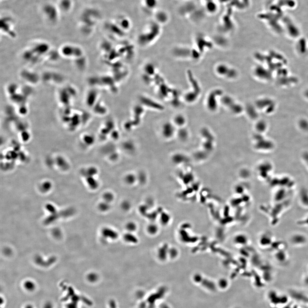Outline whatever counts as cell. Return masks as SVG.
<instances>
[{"label":"cell","mask_w":308,"mask_h":308,"mask_svg":"<svg viewBox=\"0 0 308 308\" xmlns=\"http://www.w3.org/2000/svg\"><path fill=\"white\" fill-rule=\"evenodd\" d=\"M102 234L103 236L105 238H110L111 239H116L118 236L117 232L111 229L108 228H106L102 230Z\"/></svg>","instance_id":"6da1fadb"},{"label":"cell","mask_w":308,"mask_h":308,"mask_svg":"<svg viewBox=\"0 0 308 308\" xmlns=\"http://www.w3.org/2000/svg\"><path fill=\"white\" fill-rule=\"evenodd\" d=\"M173 127L169 123L164 124L162 127V135L166 138H169L173 133Z\"/></svg>","instance_id":"7a4b0ae2"},{"label":"cell","mask_w":308,"mask_h":308,"mask_svg":"<svg viewBox=\"0 0 308 308\" xmlns=\"http://www.w3.org/2000/svg\"><path fill=\"white\" fill-rule=\"evenodd\" d=\"M42 183H41L39 188L43 192H46L49 191L51 189L52 187V184L49 181H43Z\"/></svg>","instance_id":"3957f363"},{"label":"cell","mask_w":308,"mask_h":308,"mask_svg":"<svg viewBox=\"0 0 308 308\" xmlns=\"http://www.w3.org/2000/svg\"><path fill=\"white\" fill-rule=\"evenodd\" d=\"M124 239L126 241L128 242L132 243L134 244V243H136L137 242V237L135 236V235H133L132 233H127V234H125L124 235Z\"/></svg>","instance_id":"277c9868"},{"label":"cell","mask_w":308,"mask_h":308,"mask_svg":"<svg viewBox=\"0 0 308 308\" xmlns=\"http://www.w3.org/2000/svg\"><path fill=\"white\" fill-rule=\"evenodd\" d=\"M306 239L305 237L303 236L300 235H297L294 236L292 238L293 242L295 244H301L302 243H304Z\"/></svg>","instance_id":"5b68a950"},{"label":"cell","mask_w":308,"mask_h":308,"mask_svg":"<svg viewBox=\"0 0 308 308\" xmlns=\"http://www.w3.org/2000/svg\"><path fill=\"white\" fill-rule=\"evenodd\" d=\"M24 287L27 291H31L34 290L35 285L32 282L28 281L25 282Z\"/></svg>","instance_id":"8992f818"},{"label":"cell","mask_w":308,"mask_h":308,"mask_svg":"<svg viewBox=\"0 0 308 308\" xmlns=\"http://www.w3.org/2000/svg\"><path fill=\"white\" fill-rule=\"evenodd\" d=\"M136 180V177L132 174H128L125 177V181L128 184H132Z\"/></svg>","instance_id":"52a82bcc"},{"label":"cell","mask_w":308,"mask_h":308,"mask_svg":"<svg viewBox=\"0 0 308 308\" xmlns=\"http://www.w3.org/2000/svg\"><path fill=\"white\" fill-rule=\"evenodd\" d=\"M159 256L160 259H164L165 258L166 255H167V251H166V246H163L159 249Z\"/></svg>","instance_id":"ba28073f"},{"label":"cell","mask_w":308,"mask_h":308,"mask_svg":"<svg viewBox=\"0 0 308 308\" xmlns=\"http://www.w3.org/2000/svg\"><path fill=\"white\" fill-rule=\"evenodd\" d=\"M103 198L105 202L109 203L114 199V196L111 192H106L104 195Z\"/></svg>","instance_id":"9c48e42d"},{"label":"cell","mask_w":308,"mask_h":308,"mask_svg":"<svg viewBox=\"0 0 308 308\" xmlns=\"http://www.w3.org/2000/svg\"><path fill=\"white\" fill-rule=\"evenodd\" d=\"M148 231L150 234H155L158 231V227L155 224H151L148 226Z\"/></svg>","instance_id":"30bf717a"},{"label":"cell","mask_w":308,"mask_h":308,"mask_svg":"<svg viewBox=\"0 0 308 308\" xmlns=\"http://www.w3.org/2000/svg\"><path fill=\"white\" fill-rule=\"evenodd\" d=\"M109 208L110 206L109 205L108 202H105L100 204L99 209L101 211H103V212L107 211Z\"/></svg>","instance_id":"8fae6325"},{"label":"cell","mask_w":308,"mask_h":308,"mask_svg":"<svg viewBox=\"0 0 308 308\" xmlns=\"http://www.w3.org/2000/svg\"><path fill=\"white\" fill-rule=\"evenodd\" d=\"M126 228L129 232H134L136 229V225L135 223L130 222L127 224Z\"/></svg>","instance_id":"7c38bea8"},{"label":"cell","mask_w":308,"mask_h":308,"mask_svg":"<svg viewBox=\"0 0 308 308\" xmlns=\"http://www.w3.org/2000/svg\"><path fill=\"white\" fill-rule=\"evenodd\" d=\"M87 278L89 281L93 282L95 281V280H97L98 277L95 274H91L88 276Z\"/></svg>","instance_id":"4fadbf2b"},{"label":"cell","mask_w":308,"mask_h":308,"mask_svg":"<svg viewBox=\"0 0 308 308\" xmlns=\"http://www.w3.org/2000/svg\"><path fill=\"white\" fill-rule=\"evenodd\" d=\"M161 219L162 221L164 223H166L168 220V216L166 214H164L162 216V217L161 218Z\"/></svg>","instance_id":"5bb4252c"},{"label":"cell","mask_w":308,"mask_h":308,"mask_svg":"<svg viewBox=\"0 0 308 308\" xmlns=\"http://www.w3.org/2000/svg\"><path fill=\"white\" fill-rule=\"evenodd\" d=\"M67 308H78V306L76 303L71 302L67 305Z\"/></svg>","instance_id":"9a60e30c"},{"label":"cell","mask_w":308,"mask_h":308,"mask_svg":"<svg viewBox=\"0 0 308 308\" xmlns=\"http://www.w3.org/2000/svg\"><path fill=\"white\" fill-rule=\"evenodd\" d=\"M123 209H128L130 207L129 203L128 202H124L123 204Z\"/></svg>","instance_id":"2e32d148"},{"label":"cell","mask_w":308,"mask_h":308,"mask_svg":"<svg viewBox=\"0 0 308 308\" xmlns=\"http://www.w3.org/2000/svg\"><path fill=\"white\" fill-rule=\"evenodd\" d=\"M44 308H52V306L51 303L48 302L45 305Z\"/></svg>","instance_id":"e0dca14e"},{"label":"cell","mask_w":308,"mask_h":308,"mask_svg":"<svg viewBox=\"0 0 308 308\" xmlns=\"http://www.w3.org/2000/svg\"><path fill=\"white\" fill-rule=\"evenodd\" d=\"M25 308H33V306H31L28 305L27 306H26V307H25Z\"/></svg>","instance_id":"ac0fdd59"},{"label":"cell","mask_w":308,"mask_h":308,"mask_svg":"<svg viewBox=\"0 0 308 308\" xmlns=\"http://www.w3.org/2000/svg\"><path fill=\"white\" fill-rule=\"evenodd\" d=\"M303 222H305L304 223H306V224H308V217H307V218L306 219V221H304Z\"/></svg>","instance_id":"d6986e66"}]
</instances>
